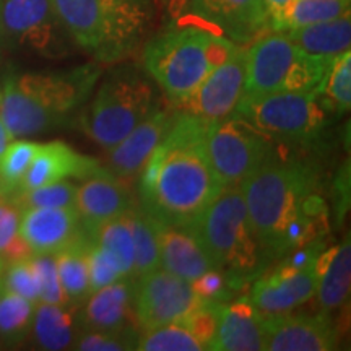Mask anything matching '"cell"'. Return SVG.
<instances>
[{
  "label": "cell",
  "mask_w": 351,
  "mask_h": 351,
  "mask_svg": "<svg viewBox=\"0 0 351 351\" xmlns=\"http://www.w3.org/2000/svg\"><path fill=\"white\" fill-rule=\"evenodd\" d=\"M212 124L179 111L163 142L140 171V207L161 225L192 228L223 189L205 153Z\"/></svg>",
  "instance_id": "1"
},
{
  "label": "cell",
  "mask_w": 351,
  "mask_h": 351,
  "mask_svg": "<svg viewBox=\"0 0 351 351\" xmlns=\"http://www.w3.org/2000/svg\"><path fill=\"white\" fill-rule=\"evenodd\" d=\"M239 189L267 261L282 258L283 238L296 221L328 218L327 202L319 192V173L304 161L285 160L275 153Z\"/></svg>",
  "instance_id": "2"
},
{
  "label": "cell",
  "mask_w": 351,
  "mask_h": 351,
  "mask_svg": "<svg viewBox=\"0 0 351 351\" xmlns=\"http://www.w3.org/2000/svg\"><path fill=\"white\" fill-rule=\"evenodd\" d=\"M239 46L204 26L174 25L147 43L143 70L178 109Z\"/></svg>",
  "instance_id": "3"
},
{
  "label": "cell",
  "mask_w": 351,
  "mask_h": 351,
  "mask_svg": "<svg viewBox=\"0 0 351 351\" xmlns=\"http://www.w3.org/2000/svg\"><path fill=\"white\" fill-rule=\"evenodd\" d=\"M70 39L98 64H116L143 41L153 7L150 0H51Z\"/></svg>",
  "instance_id": "4"
},
{
  "label": "cell",
  "mask_w": 351,
  "mask_h": 351,
  "mask_svg": "<svg viewBox=\"0 0 351 351\" xmlns=\"http://www.w3.org/2000/svg\"><path fill=\"white\" fill-rule=\"evenodd\" d=\"M192 228L215 269L228 276L234 289L263 270L267 258L252 230L239 186L223 187Z\"/></svg>",
  "instance_id": "5"
},
{
  "label": "cell",
  "mask_w": 351,
  "mask_h": 351,
  "mask_svg": "<svg viewBox=\"0 0 351 351\" xmlns=\"http://www.w3.org/2000/svg\"><path fill=\"white\" fill-rule=\"evenodd\" d=\"M161 108L155 82L145 70L124 65L108 72L78 117L82 132L109 150Z\"/></svg>",
  "instance_id": "6"
},
{
  "label": "cell",
  "mask_w": 351,
  "mask_h": 351,
  "mask_svg": "<svg viewBox=\"0 0 351 351\" xmlns=\"http://www.w3.org/2000/svg\"><path fill=\"white\" fill-rule=\"evenodd\" d=\"M333 59L307 54L271 29L245 49V93H320Z\"/></svg>",
  "instance_id": "7"
},
{
  "label": "cell",
  "mask_w": 351,
  "mask_h": 351,
  "mask_svg": "<svg viewBox=\"0 0 351 351\" xmlns=\"http://www.w3.org/2000/svg\"><path fill=\"white\" fill-rule=\"evenodd\" d=\"M330 108L320 93H244L234 112L274 140L301 142L319 137Z\"/></svg>",
  "instance_id": "8"
},
{
  "label": "cell",
  "mask_w": 351,
  "mask_h": 351,
  "mask_svg": "<svg viewBox=\"0 0 351 351\" xmlns=\"http://www.w3.org/2000/svg\"><path fill=\"white\" fill-rule=\"evenodd\" d=\"M210 168L223 187H238L275 155L274 138L236 114L213 122L205 137Z\"/></svg>",
  "instance_id": "9"
},
{
  "label": "cell",
  "mask_w": 351,
  "mask_h": 351,
  "mask_svg": "<svg viewBox=\"0 0 351 351\" xmlns=\"http://www.w3.org/2000/svg\"><path fill=\"white\" fill-rule=\"evenodd\" d=\"M0 38L51 57L64 54L70 39L51 0H0Z\"/></svg>",
  "instance_id": "10"
},
{
  "label": "cell",
  "mask_w": 351,
  "mask_h": 351,
  "mask_svg": "<svg viewBox=\"0 0 351 351\" xmlns=\"http://www.w3.org/2000/svg\"><path fill=\"white\" fill-rule=\"evenodd\" d=\"M202 301L191 282L163 269L148 271L135 282L134 313L143 328L181 322Z\"/></svg>",
  "instance_id": "11"
},
{
  "label": "cell",
  "mask_w": 351,
  "mask_h": 351,
  "mask_svg": "<svg viewBox=\"0 0 351 351\" xmlns=\"http://www.w3.org/2000/svg\"><path fill=\"white\" fill-rule=\"evenodd\" d=\"M101 78L98 64H86L59 73H23L15 82L59 125L86 103Z\"/></svg>",
  "instance_id": "12"
},
{
  "label": "cell",
  "mask_w": 351,
  "mask_h": 351,
  "mask_svg": "<svg viewBox=\"0 0 351 351\" xmlns=\"http://www.w3.org/2000/svg\"><path fill=\"white\" fill-rule=\"evenodd\" d=\"M245 93V49L238 47L210 72L202 85L178 109L200 119L218 122L234 112Z\"/></svg>",
  "instance_id": "13"
},
{
  "label": "cell",
  "mask_w": 351,
  "mask_h": 351,
  "mask_svg": "<svg viewBox=\"0 0 351 351\" xmlns=\"http://www.w3.org/2000/svg\"><path fill=\"white\" fill-rule=\"evenodd\" d=\"M187 8L202 23L236 44L252 43L270 28L263 0H187Z\"/></svg>",
  "instance_id": "14"
},
{
  "label": "cell",
  "mask_w": 351,
  "mask_h": 351,
  "mask_svg": "<svg viewBox=\"0 0 351 351\" xmlns=\"http://www.w3.org/2000/svg\"><path fill=\"white\" fill-rule=\"evenodd\" d=\"M267 351H332L339 348V332L327 313L319 315L263 314Z\"/></svg>",
  "instance_id": "15"
},
{
  "label": "cell",
  "mask_w": 351,
  "mask_h": 351,
  "mask_svg": "<svg viewBox=\"0 0 351 351\" xmlns=\"http://www.w3.org/2000/svg\"><path fill=\"white\" fill-rule=\"evenodd\" d=\"M178 114L179 109L176 108H160L140 122L134 130H130L119 143L109 148V173L121 181L138 176L148 158L156 150L158 145L163 142L166 134L178 119Z\"/></svg>",
  "instance_id": "16"
},
{
  "label": "cell",
  "mask_w": 351,
  "mask_h": 351,
  "mask_svg": "<svg viewBox=\"0 0 351 351\" xmlns=\"http://www.w3.org/2000/svg\"><path fill=\"white\" fill-rule=\"evenodd\" d=\"M319 278L317 261L301 270L278 267L270 275L262 276L254 283L249 300L262 314L291 313L295 307L304 304L315 295Z\"/></svg>",
  "instance_id": "17"
},
{
  "label": "cell",
  "mask_w": 351,
  "mask_h": 351,
  "mask_svg": "<svg viewBox=\"0 0 351 351\" xmlns=\"http://www.w3.org/2000/svg\"><path fill=\"white\" fill-rule=\"evenodd\" d=\"M137 207L132 192L124 181L108 169L85 179L77 191L75 208L80 217L83 231L91 236L101 225L119 218Z\"/></svg>",
  "instance_id": "18"
},
{
  "label": "cell",
  "mask_w": 351,
  "mask_h": 351,
  "mask_svg": "<svg viewBox=\"0 0 351 351\" xmlns=\"http://www.w3.org/2000/svg\"><path fill=\"white\" fill-rule=\"evenodd\" d=\"M83 232L77 208L21 210L20 236L33 256H54Z\"/></svg>",
  "instance_id": "19"
},
{
  "label": "cell",
  "mask_w": 351,
  "mask_h": 351,
  "mask_svg": "<svg viewBox=\"0 0 351 351\" xmlns=\"http://www.w3.org/2000/svg\"><path fill=\"white\" fill-rule=\"evenodd\" d=\"M103 171L104 168L95 158L82 155L67 143H39V150L34 155L16 192L32 191V189L47 186V184L64 181L67 178L88 179Z\"/></svg>",
  "instance_id": "20"
},
{
  "label": "cell",
  "mask_w": 351,
  "mask_h": 351,
  "mask_svg": "<svg viewBox=\"0 0 351 351\" xmlns=\"http://www.w3.org/2000/svg\"><path fill=\"white\" fill-rule=\"evenodd\" d=\"M208 350L215 351H262L265 350L263 314L249 296L223 302L218 327Z\"/></svg>",
  "instance_id": "21"
},
{
  "label": "cell",
  "mask_w": 351,
  "mask_h": 351,
  "mask_svg": "<svg viewBox=\"0 0 351 351\" xmlns=\"http://www.w3.org/2000/svg\"><path fill=\"white\" fill-rule=\"evenodd\" d=\"M160 269L174 274L187 282H194L215 269L212 258L202 245L194 228L169 226L158 223Z\"/></svg>",
  "instance_id": "22"
},
{
  "label": "cell",
  "mask_w": 351,
  "mask_h": 351,
  "mask_svg": "<svg viewBox=\"0 0 351 351\" xmlns=\"http://www.w3.org/2000/svg\"><path fill=\"white\" fill-rule=\"evenodd\" d=\"M135 280L132 276L117 280L91 293L82 313V324L88 330L119 332L134 311Z\"/></svg>",
  "instance_id": "23"
},
{
  "label": "cell",
  "mask_w": 351,
  "mask_h": 351,
  "mask_svg": "<svg viewBox=\"0 0 351 351\" xmlns=\"http://www.w3.org/2000/svg\"><path fill=\"white\" fill-rule=\"evenodd\" d=\"M0 119L10 132L12 138H25L49 130L57 125L34 101L16 85L15 75H8L3 82L0 96Z\"/></svg>",
  "instance_id": "24"
},
{
  "label": "cell",
  "mask_w": 351,
  "mask_h": 351,
  "mask_svg": "<svg viewBox=\"0 0 351 351\" xmlns=\"http://www.w3.org/2000/svg\"><path fill=\"white\" fill-rule=\"evenodd\" d=\"M319 283L315 295L322 313H332L345 304L351 285V244L350 239L337 247L324 249L317 258Z\"/></svg>",
  "instance_id": "25"
},
{
  "label": "cell",
  "mask_w": 351,
  "mask_h": 351,
  "mask_svg": "<svg viewBox=\"0 0 351 351\" xmlns=\"http://www.w3.org/2000/svg\"><path fill=\"white\" fill-rule=\"evenodd\" d=\"M289 38V41L296 44L300 49L307 54L327 57H333L343 54L351 47V20L350 15L340 16V19L320 21L300 26V28H291L282 32Z\"/></svg>",
  "instance_id": "26"
},
{
  "label": "cell",
  "mask_w": 351,
  "mask_h": 351,
  "mask_svg": "<svg viewBox=\"0 0 351 351\" xmlns=\"http://www.w3.org/2000/svg\"><path fill=\"white\" fill-rule=\"evenodd\" d=\"M91 238L83 232L78 238L54 254L57 275L70 302H83L91 295L88 274V247Z\"/></svg>",
  "instance_id": "27"
},
{
  "label": "cell",
  "mask_w": 351,
  "mask_h": 351,
  "mask_svg": "<svg viewBox=\"0 0 351 351\" xmlns=\"http://www.w3.org/2000/svg\"><path fill=\"white\" fill-rule=\"evenodd\" d=\"M33 333L44 350L59 351L72 348L75 340V315L70 306H56L38 302L34 307Z\"/></svg>",
  "instance_id": "28"
},
{
  "label": "cell",
  "mask_w": 351,
  "mask_h": 351,
  "mask_svg": "<svg viewBox=\"0 0 351 351\" xmlns=\"http://www.w3.org/2000/svg\"><path fill=\"white\" fill-rule=\"evenodd\" d=\"M132 241H134V276H142L160 269V243L158 221L142 207H134L125 213Z\"/></svg>",
  "instance_id": "29"
},
{
  "label": "cell",
  "mask_w": 351,
  "mask_h": 351,
  "mask_svg": "<svg viewBox=\"0 0 351 351\" xmlns=\"http://www.w3.org/2000/svg\"><path fill=\"white\" fill-rule=\"evenodd\" d=\"M345 15H350V0H291L289 5L270 21V28L285 32Z\"/></svg>",
  "instance_id": "30"
},
{
  "label": "cell",
  "mask_w": 351,
  "mask_h": 351,
  "mask_svg": "<svg viewBox=\"0 0 351 351\" xmlns=\"http://www.w3.org/2000/svg\"><path fill=\"white\" fill-rule=\"evenodd\" d=\"M90 238L116 262L122 275L134 278V241L125 215L101 225Z\"/></svg>",
  "instance_id": "31"
},
{
  "label": "cell",
  "mask_w": 351,
  "mask_h": 351,
  "mask_svg": "<svg viewBox=\"0 0 351 351\" xmlns=\"http://www.w3.org/2000/svg\"><path fill=\"white\" fill-rule=\"evenodd\" d=\"M135 350L138 351H202V341L184 327L181 322L165 324L153 328H145L142 335L135 339Z\"/></svg>",
  "instance_id": "32"
},
{
  "label": "cell",
  "mask_w": 351,
  "mask_h": 351,
  "mask_svg": "<svg viewBox=\"0 0 351 351\" xmlns=\"http://www.w3.org/2000/svg\"><path fill=\"white\" fill-rule=\"evenodd\" d=\"M36 304L23 296L3 289L0 296V337L10 343H19L32 330Z\"/></svg>",
  "instance_id": "33"
},
{
  "label": "cell",
  "mask_w": 351,
  "mask_h": 351,
  "mask_svg": "<svg viewBox=\"0 0 351 351\" xmlns=\"http://www.w3.org/2000/svg\"><path fill=\"white\" fill-rule=\"evenodd\" d=\"M38 150L39 143L36 142L25 138L10 142L0 156V194L8 195L19 191Z\"/></svg>",
  "instance_id": "34"
},
{
  "label": "cell",
  "mask_w": 351,
  "mask_h": 351,
  "mask_svg": "<svg viewBox=\"0 0 351 351\" xmlns=\"http://www.w3.org/2000/svg\"><path fill=\"white\" fill-rule=\"evenodd\" d=\"M21 208L15 200L0 195V258L2 261H20L33 254L20 236Z\"/></svg>",
  "instance_id": "35"
},
{
  "label": "cell",
  "mask_w": 351,
  "mask_h": 351,
  "mask_svg": "<svg viewBox=\"0 0 351 351\" xmlns=\"http://www.w3.org/2000/svg\"><path fill=\"white\" fill-rule=\"evenodd\" d=\"M324 101L330 111L343 114L351 104V54L350 51L333 57L326 80L322 83Z\"/></svg>",
  "instance_id": "36"
},
{
  "label": "cell",
  "mask_w": 351,
  "mask_h": 351,
  "mask_svg": "<svg viewBox=\"0 0 351 351\" xmlns=\"http://www.w3.org/2000/svg\"><path fill=\"white\" fill-rule=\"evenodd\" d=\"M78 186L69 181H57L32 191H20L15 200L21 210L25 208H75Z\"/></svg>",
  "instance_id": "37"
},
{
  "label": "cell",
  "mask_w": 351,
  "mask_h": 351,
  "mask_svg": "<svg viewBox=\"0 0 351 351\" xmlns=\"http://www.w3.org/2000/svg\"><path fill=\"white\" fill-rule=\"evenodd\" d=\"M33 265L36 269L39 282V302L56 306H70L72 302L65 296L62 285L57 275L54 256L43 254V256H32Z\"/></svg>",
  "instance_id": "38"
},
{
  "label": "cell",
  "mask_w": 351,
  "mask_h": 351,
  "mask_svg": "<svg viewBox=\"0 0 351 351\" xmlns=\"http://www.w3.org/2000/svg\"><path fill=\"white\" fill-rule=\"evenodd\" d=\"M73 350L80 351H127L135 350V339L132 332H103L85 330L77 333L72 343Z\"/></svg>",
  "instance_id": "39"
},
{
  "label": "cell",
  "mask_w": 351,
  "mask_h": 351,
  "mask_svg": "<svg viewBox=\"0 0 351 351\" xmlns=\"http://www.w3.org/2000/svg\"><path fill=\"white\" fill-rule=\"evenodd\" d=\"M3 287H5L8 291L15 293V295L19 296H23L28 301L38 304L39 282L32 257L10 262L5 278H3Z\"/></svg>",
  "instance_id": "40"
},
{
  "label": "cell",
  "mask_w": 351,
  "mask_h": 351,
  "mask_svg": "<svg viewBox=\"0 0 351 351\" xmlns=\"http://www.w3.org/2000/svg\"><path fill=\"white\" fill-rule=\"evenodd\" d=\"M221 304L223 302L204 300L181 320L182 326L187 327L202 341L205 350H208L215 333H217L219 307H221Z\"/></svg>",
  "instance_id": "41"
},
{
  "label": "cell",
  "mask_w": 351,
  "mask_h": 351,
  "mask_svg": "<svg viewBox=\"0 0 351 351\" xmlns=\"http://www.w3.org/2000/svg\"><path fill=\"white\" fill-rule=\"evenodd\" d=\"M88 274H90L91 293L98 291V289L108 287V285L117 282V280L125 278L121 274L116 262L93 241L88 247Z\"/></svg>",
  "instance_id": "42"
},
{
  "label": "cell",
  "mask_w": 351,
  "mask_h": 351,
  "mask_svg": "<svg viewBox=\"0 0 351 351\" xmlns=\"http://www.w3.org/2000/svg\"><path fill=\"white\" fill-rule=\"evenodd\" d=\"M192 287L202 300L215 302H226L234 291V287L230 283L228 276L217 269L208 270L207 274L194 280Z\"/></svg>",
  "instance_id": "43"
},
{
  "label": "cell",
  "mask_w": 351,
  "mask_h": 351,
  "mask_svg": "<svg viewBox=\"0 0 351 351\" xmlns=\"http://www.w3.org/2000/svg\"><path fill=\"white\" fill-rule=\"evenodd\" d=\"M289 2H291V0H263V3L269 8L270 21L276 19V16L289 5Z\"/></svg>",
  "instance_id": "44"
},
{
  "label": "cell",
  "mask_w": 351,
  "mask_h": 351,
  "mask_svg": "<svg viewBox=\"0 0 351 351\" xmlns=\"http://www.w3.org/2000/svg\"><path fill=\"white\" fill-rule=\"evenodd\" d=\"M12 140L13 138H12L10 132L7 130L5 124H3L2 119H0V156H2V153L5 152V148L8 147V145H10Z\"/></svg>",
  "instance_id": "45"
},
{
  "label": "cell",
  "mask_w": 351,
  "mask_h": 351,
  "mask_svg": "<svg viewBox=\"0 0 351 351\" xmlns=\"http://www.w3.org/2000/svg\"><path fill=\"white\" fill-rule=\"evenodd\" d=\"M3 289H5V287H3V280H0V296H2Z\"/></svg>",
  "instance_id": "46"
},
{
  "label": "cell",
  "mask_w": 351,
  "mask_h": 351,
  "mask_svg": "<svg viewBox=\"0 0 351 351\" xmlns=\"http://www.w3.org/2000/svg\"><path fill=\"white\" fill-rule=\"evenodd\" d=\"M2 267H3V261L0 258V274H2Z\"/></svg>",
  "instance_id": "47"
},
{
  "label": "cell",
  "mask_w": 351,
  "mask_h": 351,
  "mask_svg": "<svg viewBox=\"0 0 351 351\" xmlns=\"http://www.w3.org/2000/svg\"><path fill=\"white\" fill-rule=\"evenodd\" d=\"M0 96H2V88H0Z\"/></svg>",
  "instance_id": "48"
},
{
  "label": "cell",
  "mask_w": 351,
  "mask_h": 351,
  "mask_svg": "<svg viewBox=\"0 0 351 351\" xmlns=\"http://www.w3.org/2000/svg\"><path fill=\"white\" fill-rule=\"evenodd\" d=\"M0 195H2V194H0Z\"/></svg>",
  "instance_id": "49"
},
{
  "label": "cell",
  "mask_w": 351,
  "mask_h": 351,
  "mask_svg": "<svg viewBox=\"0 0 351 351\" xmlns=\"http://www.w3.org/2000/svg\"><path fill=\"white\" fill-rule=\"evenodd\" d=\"M0 39H2V38H0Z\"/></svg>",
  "instance_id": "50"
}]
</instances>
